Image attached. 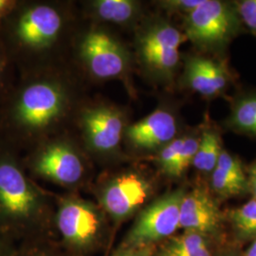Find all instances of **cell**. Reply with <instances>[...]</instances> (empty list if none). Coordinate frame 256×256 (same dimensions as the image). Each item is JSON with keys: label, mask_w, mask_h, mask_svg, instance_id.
I'll list each match as a JSON object with an SVG mask.
<instances>
[{"label": "cell", "mask_w": 256, "mask_h": 256, "mask_svg": "<svg viewBox=\"0 0 256 256\" xmlns=\"http://www.w3.org/2000/svg\"><path fill=\"white\" fill-rule=\"evenodd\" d=\"M184 194L183 189H178L147 206L118 248L156 246L158 242L172 238L180 229V210Z\"/></svg>", "instance_id": "cell-4"}, {"label": "cell", "mask_w": 256, "mask_h": 256, "mask_svg": "<svg viewBox=\"0 0 256 256\" xmlns=\"http://www.w3.org/2000/svg\"><path fill=\"white\" fill-rule=\"evenodd\" d=\"M152 186L138 173L118 174L104 183L98 194L100 207L115 225L129 220L147 202Z\"/></svg>", "instance_id": "cell-6"}, {"label": "cell", "mask_w": 256, "mask_h": 256, "mask_svg": "<svg viewBox=\"0 0 256 256\" xmlns=\"http://www.w3.org/2000/svg\"><path fill=\"white\" fill-rule=\"evenodd\" d=\"M182 142L183 138H174L162 149L160 155L158 156V166L160 167L162 171L167 176H169L171 172V169L176 158L178 150L182 144Z\"/></svg>", "instance_id": "cell-24"}, {"label": "cell", "mask_w": 256, "mask_h": 256, "mask_svg": "<svg viewBox=\"0 0 256 256\" xmlns=\"http://www.w3.org/2000/svg\"><path fill=\"white\" fill-rule=\"evenodd\" d=\"M203 0H170L164 2V6L172 10L182 12L187 14L198 8Z\"/></svg>", "instance_id": "cell-26"}, {"label": "cell", "mask_w": 256, "mask_h": 256, "mask_svg": "<svg viewBox=\"0 0 256 256\" xmlns=\"http://www.w3.org/2000/svg\"><path fill=\"white\" fill-rule=\"evenodd\" d=\"M82 126L93 150L106 153L119 146L124 120L117 110L101 106L84 112Z\"/></svg>", "instance_id": "cell-11"}, {"label": "cell", "mask_w": 256, "mask_h": 256, "mask_svg": "<svg viewBox=\"0 0 256 256\" xmlns=\"http://www.w3.org/2000/svg\"><path fill=\"white\" fill-rule=\"evenodd\" d=\"M156 246L138 248H117L111 256H155Z\"/></svg>", "instance_id": "cell-27"}, {"label": "cell", "mask_w": 256, "mask_h": 256, "mask_svg": "<svg viewBox=\"0 0 256 256\" xmlns=\"http://www.w3.org/2000/svg\"><path fill=\"white\" fill-rule=\"evenodd\" d=\"M54 212L46 196L9 152H0V234L14 243L54 234Z\"/></svg>", "instance_id": "cell-1"}, {"label": "cell", "mask_w": 256, "mask_h": 256, "mask_svg": "<svg viewBox=\"0 0 256 256\" xmlns=\"http://www.w3.org/2000/svg\"><path fill=\"white\" fill-rule=\"evenodd\" d=\"M176 134V122L174 116L162 110H156L128 130L130 142L147 150L165 146L174 140Z\"/></svg>", "instance_id": "cell-13"}, {"label": "cell", "mask_w": 256, "mask_h": 256, "mask_svg": "<svg viewBox=\"0 0 256 256\" xmlns=\"http://www.w3.org/2000/svg\"><path fill=\"white\" fill-rule=\"evenodd\" d=\"M221 222L220 207L206 190L196 188L184 194L180 210V228L208 236L220 230Z\"/></svg>", "instance_id": "cell-10"}, {"label": "cell", "mask_w": 256, "mask_h": 256, "mask_svg": "<svg viewBox=\"0 0 256 256\" xmlns=\"http://www.w3.org/2000/svg\"><path fill=\"white\" fill-rule=\"evenodd\" d=\"M18 7V2L14 0H0V22L7 19Z\"/></svg>", "instance_id": "cell-28"}, {"label": "cell", "mask_w": 256, "mask_h": 256, "mask_svg": "<svg viewBox=\"0 0 256 256\" xmlns=\"http://www.w3.org/2000/svg\"><path fill=\"white\" fill-rule=\"evenodd\" d=\"M16 243L0 234V256H10L14 250Z\"/></svg>", "instance_id": "cell-29"}, {"label": "cell", "mask_w": 256, "mask_h": 256, "mask_svg": "<svg viewBox=\"0 0 256 256\" xmlns=\"http://www.w3.org/2000/svg\"><path fill=\"white\" fill-rule=\"evenodd\" d=\"M54 232L75 256H93L106 247L110 220L100 206L75 196L62 198L54 214Z\"/></svg>", "instance_id": "cell-2"}, {"label": "cell", "mask_w": 256, "mask_h": 256, "mask_svg": "<svg viewBox=\"0 0 256 256\" xmlns=\"http://www.w3.org/2000/svg\"><path fill=\"white\" fill-rule=\"evenodd\" d=\"M156 256H212L207 236L194 232L173 236L156 248Z\"/></svg>", "instance_id": "cell-14"}, {"label": "cell", "mask_w": 256, "mask_h": 256, "mask_svg": "<svg viewBox=\"0 0 256 256\" xmlns=\"http://www.w3.org/2000/svg\"><path fill=\"white\" fill-rule=\"evenodd\" d=\"M81 55L92 74L102 79L119 76L128 66L124 48L104 32H92L84 36Z\"/></svg>", "instance_id": "cell-8"}, {"label": "cell", "mask_w": 256, "mask_h": 256, "mask_svg": "<svg viewBox=\"0 0 256 256\" xmlns=\"http://www.w3.org/2000/svg\"><path fill=\"white\" fill-rule=\"evenodd\" d=\"M4 70H5V59L0 54V84L2 82V78H3V74H4Z\"/></svg>", "instance_id": "cell-32"}, {"label": "cell", "mask_w": 256, "mask_h": 256, "mask_svg": "<svg viewBox=\"0 0 256 256\" xmlns=\"http://www.w3.org/2000/svg\"><path fill=\"white\" fill-rule=\"evenodd\" d=\"M244 256H256V239L254 240L252 244L248 248Z\"/></svg>", "instance_id": "cell-31"}, {"label": "cell", "mask_w": 256, "mask_h": 256, "mask_svg": "<svg viewBox=\"0 0 256 256\" xmlns=\"http://www.w3.org/2000/svg\"><path fill=\"white\" fill-rule=\"evenodd\" d=\"M230 124L239 131L256 135V96L238 102L230 116Z\"/></svg>", "instance_id": "cell-21"}, {"label": "cell", "mask_w": 256, "mask_h": 256, "mask_svg": "<svg viewBox=\"0 0 256 256\" xmlns=\"http://www.w3.org/2000/svg\"><path fill=\"white\" fill-rule=\"evenodd\" d=\"M66 96L50 82L30 84L18 92L7 108L3 122L18 134H28L52 124L64 111Z\"/></svg>", "instance_id": "cell-3"}, {"label": "cell", "mask_w": 256, "mask_h": 256, "mask_svg": "<svg viewBox=\"0 0 256 256\" xmlns=\"http://www.w3.org/2000/svg\"><path fill=\"white\" fill-rule=\"evenodd\" d=\"M221 152L220 136L212 130H207L200 140L192 164L202 172H212L218 164Z\"/></svg>", "instance_id": "cell-18"}, {"label": "cell", "mask_w": 256, "mask_h": 256, "mask_svg": "<svg viewBox=\"0 0 256 256\" xmlns=\"http://www.w3.org/2000/svg\"><path fill=\"white\" fill-rule=\"evenodd\" d=\"M238 12L248 28L256 34V0H245L238 4Z\"/></svg>", "instance_id": "cell-25"}, {"label": "cell", "mask_w": 256, "mask_h": 256, "mask_svg": "<svg viewBox=\"0 0 256 256\" xmlns=\"http://www.w3.org/2000/svg\"><path fill=\"white\" fill-rule=\"evenodd\" d=\"M93 5L100 18L115 23H126L138 12V4L131 0H100Z\"/></svg>", "instance_id": "cell-19"}, {"label": "cell", "mask_w": 256, "mask_h": 256, "mask_svg": "<svg viewBox=\"0 0 256 256\" xmlns=\"http://www.w3.org/2000/svg\"><path fill=\"white\" fill-rule=\"evenodd\" d=\"M36 174L66 187L82 182L84 167L79 155L63 144H55L39 152L32 162Z\"/></svg>", "instance_id": "cell-9"}, {"label": "cell", "mask_w": 256, "mask_h": 256, "mask_svg": "<svg viewBox=\"0 0 256 256\" xmlns=\"http://www.w3.org/2000/svg\"><path fill=\"white\" fill-rule=\"evenodd\" d=\"M185 40L182 34L176 28L166 24H156L150 28L140 40V52H150L158 50H178Z\"/></svg>", "instance_id": "cell-15"}, {"label": "cell", "mask_w": 256, "mask_h": 256, "mask_svg": "<svg viewBox=\"0 0 256 256\" xmlns=\"http://www.w3.org/2000/svg\"><path fill=\"white\" fill-rule=\"evenodd\" d=\"M212 187L221 198H232L247 192V180L236 178L216 166L212 174Z\"/></svg>", "instance_id": "cell-20"}, {"label": "cell", "mask_w": 256, "mask_h": 256, "mask_svg": "<svg viewBox=\"0 0 256 256\" xmlns=\"http://www.w3.org/2000/svg\"><path fill=\"white\" fill-rule=\"evenodd\" d=\"M185 78L192 90L205 97L218 95L230 82L229 72L225 64L200 56L187 60Z\"/></svg>", "instance_id": "cell-12"}, {"label": "cell", "mask_w": 256, "mask_h": 256, "mask_svg": "<svg viewBox=\"0 0 256 256\" xmlns=\"http://www.w3.org/2000/svg\"></svg>", "instance_id": "cell-33"}, {"label": "cell", "mask_w": 256, "mask_h": 256, "mask_svg": "<svg viewBox=\"0 0 256 256\" xmlns=\"http://www.w3.org/2000/svg\"><path fill=\"white\" fill-rule=\"evenodd\" d=\"M10 256H75L64 248L54 234L39 236L20 241Z\"/></svg>", "instance_id": "cell-16"}, {"label": "cell", "mask_w": 256, "mask_h": 256, "mask_svg": "<svg viewBox=\"0 0 256 256\" xmlns=\"http://www.w3.org/2000/svg\"><path fill=\"white\" fill-rule=\"evenodd\" d=\"M228 220L239 240H256V200L252 198L241 207L230 210Z\"/></svg>", "instance_id": "cell-17"}, {"label": "cell", "mask_w": 256, "mask_h": 256, "mask_svg": "<svg viewBox=\"0 0 256 256\" xmlns=\"http://www.w3.org/2000/svg\"><path fill=\"white\" fill-rule=\"evenodd\" d=\"M61 16L48 6H32L19 12L10 24V34L16 45L40 50L50 46L58 36Z\"/></svg>", "instance_id": "cell-7"}, {"label": "cell", "mask_w": 256, "mask_h": 256, "mask_svg": "<svg viewBox=\"0 0 256 256\" xmlns=\"http://www.w3.org/2000/svg\"><path fill=\"white\" fill-rule=\"evenodd\" d=\"M200 140L192 137L183 138L182 144L178 150L176 158L169 176L178 178L182 176L186 169L192 164L194 158L198 151Z\"/></svg>", "instance_id": "cell-23"}, {"label": "cell", "mask_w": 256, "mask_h": 256, "mask_svg": "<svg viewBox=\"0 0 256 256\" xmlns=\"http://www.w3.org/2000/svg\"><path fill=\"white\" fill-rule=\"evenodd\" d=\"M142 57L147 64L156 70L169 74L176 68L180 60L178 50H160L142 52Z\"/></svg>", "instance_id": "cell-22"}, {"label": "cell", "mask_w": 256, "mask_h": 256, "mask_svg": "<svg viewBox=\"0 0 256 256\" xmlns=\"http://www.w3.org/2000/svg\"><path fill=\"white\" fill-rule=\"evenodd\" d=\"M186 34L198 46L218 48L226 44L238 27L236 12L218 0H203L186 16Z\"/></svg>", "instance_id": "cell-5"}, {"label": "cell", "mask_w": 256, "mask_h": 256, "mask_svg": "<svg viewBox=\"0 0 256 256\" xmlns=\"http://www.w3.org/2000/svg\"><path fill=\"white\" fill-rule=\"evenodd\" d=\"M247 182L248 191L252 194V198L256 200V162L250 168Z\"/></svg>", "instance_id": "cell-30"}]
</instances>
